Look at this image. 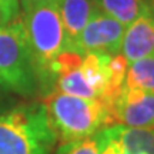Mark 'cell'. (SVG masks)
<instances>
[{
    "label": "cell",
    "mask_w": 154,
    "mask_h": 154,
    "mask_svg": "<svg viewBox=\"0 0 154 154\" xmlns=\"http://www.w3.org/2000/svg\"><path fill=\"white\" fill-rule=\"evenodd\" d=\"M56 141L43 101L0 111V154H51Z\"/></svg>",
    "instance_id": "2"
},
{
    "label": "cell",
    "mask_w": 154,
    "mask_h": 154,
    "mask_svg": "<svg viewBox=\"0 0 154 154\" xmlns=\"http://www.w3.org/2000/svg\"><path fill=\"white\" fill-rule=\"evenodd\" d=\"M94 136L100 154H154V130L114 124L99 130Z\"/></svg>",
    "instance_id": "8"
},
{
    "label": "cell",
    "mask_w": 154,
    "mask_h": 154,
    "mask_svg": "<svg viewBox=\"0 0 154 154\" xmlns=\"http://www.w3.org/2000/svg\"><path fill=\"white\" fill-rule=\"evenodd\" d=\"M96 10L97 6L93 0H61L59 3V11L70 47Z\"/></svg>",
    "instance_id": "10"
},
{
    "label": "cell",
    "mask_w": 154,
    "mask_h": 154,
    "mask_svg": "<svg viewBox=\"0 0 154 154\" xmlns=\"http://www.w3.org/2000/svg\"><path fill=\"white\" fill-rule=\"evenodd\" d=\"M149 3H150V5H151V6H153V7H154V0H149Z\"/></svg>",
    "instance_id": "17"
},
{
    "label": "cell",
    "mask_w": 154,
    "mask_h": 154,
    "mask_svg": "<svg viewBox=\"0 0 154 154\" xmlns=\"http://www.w3.org/2000/svg\"><path fill=\"white\" fill-rule=\"evenodd\" d=\"M114 124L154 130V90L123 87L111 109Z\"/></svg>",
    "instance_id": "7"
},
{
    "label": "cell",
    "mask_w": 154,
    "mask_h": 154,
    "mask_svg": "<svg viewBox=\"0 0 154 154\" xmlns=\"http://www.w3.org/2000/svg\"><path fill=\"white\" fill-rule=\"evenodd\" d=\"M0 80L7 90L24 97L38 93L30 42L20 17L0 26Z\"/></svg>",
    "instance_id": "4"
},
{
    "label": "cell",
    "mask_w": 154,
    "mask_h": 154,
    "mask_svg": "<svg viewBox=\"0 0 154 154\" xmlns=\"http://www.w3.org/2000/svg\"><path fill=\"white\" fill-rule=\"evenodd\" d=\"M60 2L61 0H19V3H20L23 10L30 9V7L37 5H59Z\"/></svg>",
    "instance_id": "14"
},
{
    "label": "cell",
    "mask_w": 154,
    "mask_h": 154,
    "mask_svg": "<svg viewBox=\"0 0 154 154\" xmlns=\"http://www.w3.org/2000/svg\"><path fill=\"white\" fill-rule=\"evenodd\" d=\"M107 16L120 22L124 27L133 23L149 6V0H93Z\"/></svg>",
    "instance_id": "11"
},
{
    "label": "cell",
    "mask_w": 154,
    "mask_h": 154,
    "mask_svg": "<svg viewBox=\"0 0 154 154\" xmlns=\"http://www.w3.org/2000/svg\"><path fill=\"white\" fill-rule=\"evenodd\" d=\"M43 104L60 143L90 137L104 127L114 126L110 110L97 99L53 91L43 99Z\"/></svg>",
    "instance_id": "3"
},
{
    "label": "cell",
    "mask_w": 154,
    "mask_h": 154,
    "mask_svg": "<svg viewBox=\"0 0 154 154\" xmlns=\"http://www.w3.org/2000/svg\"><path fill=\"white\" fill-rule=\"evenodd\" d=\"M54 154H100L99 141L93 134L86 138L61 143Z\"/></svg>",
    "instance_id": "13"
},
{
    "label": "cell",
    "mask_w": 154,
    "mask_h": 154,
    "mask_svg": "<svg viewBox=\"0 0 154 154\" xmlns=\"http://www.w3.org/2000/svg\"><path fill=\"white\" fill-rule=\"evenodd\" d=\"M5 90H7V87H6V86H5V83H3V82H2V80H0V94L3 93Z\"/></svg>",
    "instance_id": "16"
},
{
    "label": "cell",
    "mask_w": 154,
    "mask_h": 154,
    "mask_svg": "<svg viewBox=\"0 0 154 154\" xmlns=\"http://www.w3.org/2000/svg\"><path fill=\"white\" fill-rule=\"evenodd\" d=\"M0 7L20 14V3H19V0H0Z\"/></svg>",
    "instance_id": "15"
},
{
    "label": "cell",
    "mask_w": 154,
    "mask_h": 154,
    "mask_svg": "<svg viewBox=\"0 0 154 154\" xmlns=\"http://www.w3.org/2000/svg\"><path fill=\"white\" fill-rule=\"evenodd\" d=\"M23 23L30 42L38 93L46 97L56 90L54 61L70 49L59 5H37L23 10Z\"/></svg>",
    "instance_id": "1"
},
{
    "label": "cell",
    "mask_w": 154,
    "mask_h": 154,
    "mask_svg": "<svg viewBox=\"0 0 154 154\" xmlns=\"http://www.w3.org/2000/svg\"><path fill=\"white\" fill-rule=\"evenodd\" d=\"M120 53L128 64L146 57H154V7L149 3L146 10L124 30Z\"/></svg>",
    "instance_id": "9"
},
{
    "label": "cell",
    "mask_w": 154,
    "mask_h": 154,
    "mask_svg": "<svg viewBox=\"0 0 154 154\" xmlns=\"http://www.w3.org/2000/svg\"><path fill=\"white\" fill-rule=\"evenodd\" d=\"M124 30L126 27L120 22L107 16L97 7L70 49L82 56L88 53L117 54L121 50Z\"/></svg>",
    "instance_id": "6"
},
{
    "label": "cell",
    "mask_w": 154,
    "mask_h": 154,
    "mask_svg": "<svg viewBox=\"0 0 154 154\" xmlns=\"http://www.w3.org/2000/svg\"><path fill=\"white\" fill-rule=\"evenodd\" d=\"M124 86L127 88L154 90V57H146L130 63Z\"/></svg>",
    "instance_id": "12"
},
{
    "label": "cell",
    "mask_w": 154,
    "mask_h": 154,
    "mask_svg": "<svg viewBox=\"0 0 154 154\" xmlns=\"http://www.w3.org/2000/svg\"><path fill=\"white\" fill-rule=\"evenodd\" d=\"M110 59V54L103 53H88L83 56L82 63L76 69L57 79L54 91L83 99H97L107 106L111 114L113 104L120 96L126 80L111 73Z\"/></svg>",
    "instance_id": "5"
}]
</instances>
